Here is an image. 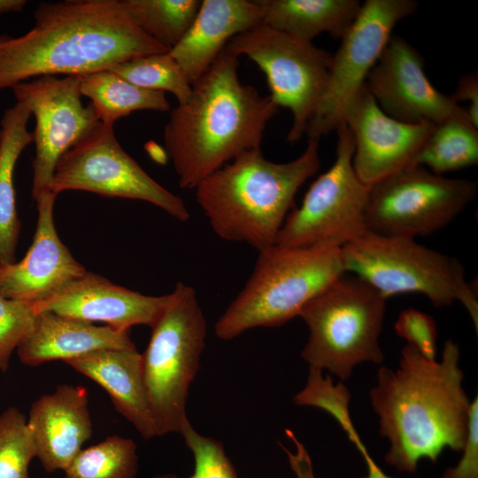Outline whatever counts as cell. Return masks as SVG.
Listing matches in <instances>:
<instances>
[{
  "label": "cell",
  "instance_id": "cell-1",
  "mask_svg": "<svg viewBox=\"0 0 478 478\" xmlns=\"http://www.w3.org/2000/svg\"><path fill=\"white\" fill-rule=\"evenodd\" d=\"M400 355L396 370L379 368L369 395L380 434L389 443L385 462L414 473L420 459L436 462L445 448L461 451L471 402L463 388L459 347L452 340L445 342L439 362L409 344Z\"/></svg>",
  "mask_w": 478,
  "mask_h": 478
},
{
  "label": "cell",
  "instance_id": "cell-2",
  "mask_svg": "<svg viewBox=\"0 0 478 478\" xmlns=\"http://www.w3.org/2000/svg\"><path fill=\"white\" fill-rule=\"evenodd\" d=\"M25 35H0V90L42 76H81L169 51L145 35L120 0L40 3Z\"/></svg>",
  "mask_w": 478,
  "mask_h": 478
},
{
  "label": "cell",
  "instance_id": "cell-3",
  "mask_svg": "<svg viewBox=\"0 0 478 478\" xmlns=\"http://www.w3.org/2000/svg\"><path fill=\"white\" fill-rule=\"evenodd\" d=\"M238 59L225 47L188 100L170 111L164 142L181 189H194L238 155L260 149L278 111L269 96L242 83Z\"/></svg>",
  "mask_w": 478,
  "mask_h": 478
},
{
  "label": "cell",
  "instance_id": "cell-4",
  "mask_svg": "<svg viewBox=\"0 0 478 478\" xmlns=\"http://www.w3.org/2000/svg\"><path fill=\"white\" fill-rule=\"evenodd\" d=\"M320 167L319 140H307L294 160L275 163L260 149L243 152L197 187L196 197L213 232L258 251L276 243L300 187Z\"/></svg>",
  "mask_w": 478,
  "mask_h": 478
},
{
  "label": "cell",
  "instance_id": "cell-5",
  "mask_svg": "<svg viewBox=\"0 0 478 478\" xmlns=\"http://www.w3.org/2000/svg\"><path fill=\"white\" fill-rule=\"evenodd\" d=\"M344 273L340 248L274 243L258 251L250 278L215 323V335L230 340L251 328L283 325Z\"/></svg>",
  "mask_w": 478,
  "mask_h": 478
},
{
  "label": "cell",
  "instance_id": "cell-6",
  "mask_svg": "<svg viewBox=\"0 0 478 478\" xmlns=\"http://www.w3.org/2000/svg\"><path fill=\"white\" fill-rule=\"evenodd\" d=\"M385 307L386 298L374 288L344 273L300 312L309 329L302 358L309 367L328 370L342 382L360 363L382 364Z\"/></svg>",
  "mask_w": 478,
  "mask_h": 478
},
{
  "label": "cell",
  "instance_id": "cell-7",
  "mask_svg": "<svg viewBox=\"0 0 478 478\" xmlns=\"http://www.w3.org/2000/svg\"><path fill=\"white\" fill-rule=\"evenodd\" d=\"M345 273L374 288L386 299L416 292L436 307L460 302L478 329V300L460 262L412 238L367 231L341 248Z\"/></svg>",
  "mask_w": 478,
  "mask_h": 478
},
{
  "label": "cell",
  "instance_id": "cell-8",
  "mask_svg": "<svg viewBox=\"0 0 478 478\" xmlns=\"http://www.w3.org/2000/svg\"><path fill=\"white\" fill-rule=\"evenodd\" d=\"M151 328L142 354L147 397L158 436L180 434L189 387L205 346L207 326L195 289L178 282Z\"/></svg>",
  "mask_w": 478,
  "mask_h": 478
},
{
  "label": "cell",
  "instance_id": "cell-9",
  "mask_svg": "<svg viewBox=\"0 0 478 478\" xmlns=\"http://www.w3.org/2000/svg\"><path fill=\"white\" fill-rule=\"evenodd\" d=\"M336 158L310 186L301 205L287 216L276 239L286 247L342 248L366 233L369 187L352 166L354 141L343 122L336 129Z\"/></svg>",
  "mask_w": 478,
  "mask_h": 478
},
{
  "label": "cell",
  "instance_id": "cell-10",
  "mask_svg": "<svg viewBox=\"0 0 478 478\" xmlns=\"http://www.w3.org/2000/svg\"><path fill=\"white\" fill-rule=\"evenodd\" d=\"M477 182L449 179L413 166L369 186L365 221L367 230L414 239L450 224L477 194Z\"/></svg>",
  "mask_w": 478,
  "mask_h": 478
},
{
  "label": "cell",
  "instance_id": "cell-11",
  "mask_svg": "<svg viewBox=\"0 0 478 478\" xmlns=\"http://www.w3.org/2000/svg\"><path fill=\"white\" fill-rule=\"evenodd\" d=\"M226 48L262 70L269 96L292 113L287 141H299L324 92L332 54L263 23L235 36Z\"/></svg>",
  "mask_w": 478,
  "mask_h": 478
},
{
  "label": "cell",
  "instance_id": "cell-12",
  "mask_svg": "<svg viewBox=\"0 0 478 478\" xmlns=\"http://www.w3.org/2000/svg\"><path fill=\"white\" fill-rule=\"evenodd\" d=\"M413 0H366L332 55L322 96L308 123L307 140H319L344 122L345 114L365 86L396 24L414 13Z\"/></svg>",
  "mask_w": 478,
  "mask_h": 478
},
{
  "label": "cell",
  "instance_id": "cell-13",
  "mask_svg": "<svg viewBox=\"0 0 478 478\" xmlns=\"http://www.w3.org/2000/svg\"><path fill=\"white\" fill-rule=\"evenodd\" d=\"M50 189L55 195L83 190L108 197L150 203L184 222V201L152 179L115 137L113 127L101 125L65 152L54 170Z\"/></svg>",
  "mask_w": 478,
  "mask_h": 478
},
{
  "label": "cell",
  "instance_id": "cell-14",
  "mask_svg": "<svg viewBox=\"0 0 478 478\" xmlns=\"http://www.w3.org/2000/svg\"><path fill=\"white\" fill-rule=\"evenodd\" d=\"M18 103L35 119L32 196L35 199L50 187L61 156L101 122L91 104L83 105L80 76H42L12 88Z\"/></svg>",
  "mask_w": 478,
  "mask_h": 478
},
{
  "label": "cell",
  "instance_id": "cell-15",
  "mask_svg": "<svg viewBox=\"0 0 478 478\" xmlns=\"http://www.w3.org/2000/svg\"><path fill=\"white\" fill-rule=\"evenodd\" d=\"M365 85L382 112L402 122L437 125L468 116L466 107L432 85L424 72L423 57L397 35H391Z\"/></svg>",
  "mask_w": 478,
  "mask_h": 478
},
{
  "label": "cell",
  "instance_id": "cell-16",
  "mask_svg": "<svg viewBox=\"0 0 478 478\" xmlns=\"http://www.w3.org/2000/svg\"><path fill=\"white\" fill-rule=\"evenodd\" d=\"M344 123L352 133V166L368 187L410 166L436 125L410 124L387 115L366 85L349 107Z\"/></svg>",
  "mask_w": 478,
  "mask_h": 478
},
{
  "label": "cell",
  "instance_id": "cell-17",
  "mask_svg": "<svg viewBox=\"0 0 478 478\" xmlns=\"http://www.w3.org/2000/svg\"><path fill=\"white\" fill-rule=\"evenodd\" d=\"M57 195L45 191L35 200L37 223L26 256L0 266V295L31 305L53 297L87 271L59 239L54 222Z\"/></svg>",
  "mask_w": 478,
  "mask_h": 478
},
{
  "label": "cell",
  "instance_id": "cell-18",
  "mask_svg": "<svg viewBox=\"0 0 478 478\" xmlns=\"http://www.w3.org/2000/svg\"><path fill=\"white\" fill-rule=\"evenodd\" d=\"M168 297L146 296L86 272L53 297L32 306L36 313L51 312L129 331L136 325L151 327L167 304Z\"/></svg>",
  "mask_w": 478,
  "mask_h": 478
},
{
  "label": "cell",
  "instance_id": "cell-19",
  "mask_svg": "<svg viewBox=\"0 0 478 478\" xmlns=\"http://www.w3.org/2000/svg\"><path fill=\"white\" fill-rule=\"evenodd\" d=\"M27 425L44 470L65 471L92 436L86 388L62 384L40 397L31 405Z\"/></svg>",
  "mask_w": 478,
  "mask_h": 478
},
{
  "label": "cell",
  "instance_id": "cell-20",
  "mask_svg": "<svg viewBox=\"0 0 478 478\" xmlns=\"http://www.w3.org/2000/svg\"><path fill=\"white\" fill-rule=\"evenodd\" d=\"M262 19L258 0L201 1L189 31L168 52L192 85L235 36L262 24Z\"/></svg>",
  "mask_w": 478,
  "mask_h": 478
},
{
  "label": "cell",
  "instance_id": "cell-21",
  "mask_svg": "<svg viewBox=\"0 0 478 478\" xmlns=\"http://www.w3.org/2000/svg\"><path fill=\"white\" fill-rule=\"evenodd\" d=\"M66 363L100 385L116 411L144 440L158 436L143 381L142 354L135 348L100 350Z\"/></svg>",
  "mask_w": 478,
  "mask_h": 478
},
{
  "label": "cell",
  "instance_id": "cell-22",
  "mask_svg": "<svg viewBox=\"0 0 478 478\" xmlns=\"http://www.w3.org/2000/svg\"><path fill=\"white\" fill-rule=\"evenodd\" d=\"M134 348L129 331L42 312L17 353L24 365L36 366L54 360L66 362L100 350Z\"/></svg>",
  "mask_w": 478,
  "mask_h": 478
},
{
  "label": "cell",
  "instance_id": "cell-23",
  "mask_svg": "<svg viewBox=\"0 0 478 478\" xmlns=\"http://www.w3.org/2000/svg\"><path fill=\"white\" fill-rule=\"evenodd\" d=\"M262 23L297 38L312 42L321 33L342 39L355 20L358 0H258Z\"/></svg>",
  "mask_w": 478,
  "mask_h": 478
},
{
  "label": "cell",
  "instance_id": "cell-24",
  "mask_svg": "<svg viewBox=\"0 0 478 478\" xmlns=\"http://www.w3.org/2000/svg\"><path fill=\"white\" fill-rule=\"evenodd\" d=\"M30 111L16 102L0 120V266L16 262L21 224L18 216L13 185L16 163L23 150L34 142L27 128Z\"/></svg>",
  "mask_w": 478,
  "mask_h": 478
},
{
  "label": "cell",
  "instance_id": "cell-25",
  "mask_svg": "<svg viewBox=\"0 0 478 478\" xmlns=\"http://www.w3.org/2000/svg\"><path fill=\"white\" fill-rule=\"evenodd\" d=\"M80 90L90 99L99 121L108 127L135 111H170L165 92L136 87L109 69L81 75Z\"/></svg>",
  "mask_w": 478,
  "mask_h": 478
},
{
  "label": "cell",
  "instance_id": "cell-26",
  "mask_svg": "<svg viewBox=\"0 0 478 478\" xmlns=\"http://www.w3.org/2000/svg\"><path fill=\"white\" fill-rule=\"evenodd\" d=\"M477 163L478 128L464 115L436 125L413 166L428 167L430 172L442 175Z\"/></svg>",
  "mask_w": 478,
  "mask_h": 478
},
{
  "label": "cell",
  "instance_id": "cell-27",
  "mask_svg": "<svg viewBox=\"0 0 478 478\" xmlns=\"http://www.w3.org/2000/svg\"><path fill=\"white\" fill-rule=\"evenodd\" d=\"M133 22L168 50L177 45L191 27L199 0H120Z\"/></svg>",
  "mask_w": 478,
  "mask_h": 478
},
{
  "label": "cell",
  "instance_id": "cell-28",
  "mask_svg": "<svg viewBox=\"0 0 478 478\" xmlns=\"http://www.w3.org/2000/svg\"><path fill=\"white\" fill-rule=\"evenodd\" d=\"M66 478H135L138 455L135 443L111 436L82 449L64 471Z\"/></svg>",
  "mask_w": 478,
  "mask_h": 478
},
{
  "label": "cell",
  "instance_id": "cell-29",
  "mask_svg": "<svg viewBox=\"0 0 478 478\" xmlns=\"http://www.w3.org/2000/svg\"><path fill=\"white\" fill-rule=\"evenodd\" d=\"M109 70L136 87L170 92L178 104L185 103L191 93V84L168 51L138 57Z\"/></svg>",
  "mask_w": 478,
  "mask_h": 478
},
{
  "label": "cell",
  "instance_id": "cell-30",
  "mask_svg": "<svg viewBox=\"0 0 478 478\" xmlns=\"http://www.w3.org/2000/svg\"><path fill=\"white\" fill-rule=\"evenodd\" d=\"M350 400L351 393L343 382L334 384L329 375L324 376L314 367H309L307 382L293 399L297 405L313 406L329 413L358 449L364 443L350 415Z\"/></svg>",
  "mask_w": 478,
  "mask_h": 478
},
{
  "label": "cell",
  "instance_id": "cell-31",
  "mask_svg": "<svg viewBox=\"0 0 478 478\" xmlns=\"http://www.w3.org/2000/svg\"><path fill=\"white\" fill-rule=\"evenodd\" d=\"M35 450L27 419L16 407L0 415V478H29Z\"/></svg>",
  "mask_w": 478,
  "mask_h": 478
},
{
  "label": "cell",
  "instance_id": "cell-32",
  "mask_svg": "<svg viewBox=\"0 0 478 478\" xmlns=\"http://www.w3.org/2000/svg\"><path fill=\"white\" fill-rule=\"evenodd\" d=\"M180 434L194 457V472L189 478H238L220 441L199 434L188 418Z\"/></svg>",
  "mask_w": 478,
  "mask_h": 478
},
{
  "label": "cell",
  "instance_id": "cell-33",
  "mask_svg": "<svg viewBox=\"0 0 478 478\" xmlns=\"http://www.w3.org/2000/svg\"><path fill=\"white\" fill-rule=\"evenodd\" d=\"M36 316L31 305L0 295V371L8 370L13 351L29 336Z\"/></svg>",
  "mask_w": 478,
  "mask_h": 478
},
{
  "label": "cell",
  "instance_id": "cell-34",
  "mask_svg": "<svg viewBox=\"0 0 478 478\" xmlns=\"http://www.w3.org/2000/svg\"><path fill=\"white\" fill-rule=\"evenodd\" d=\"M396 334L422 356L436 359L437 328L428 314L414 308L403 310L394 325Z\"/></svg>",
  "mask_w": 478,
  "mask_h": 478
},
{
  "label": "cell",
  "instance_id": "cell-35",
  "mask_svg": "<svg viewBox=\"0 0 478 478\" xmlns=\"http://www.w3.org/2000/svg\"><path fill=\"white\" fill-rule=\"evenodd\" d=\"M462 455L454 466L448 467L440 478H478V397L471 402L468 434Z\"/></svg>",
  "mask_w": 478,
  "mask_h": 478
},
{
  "label": "cell",
  "instance_id": "cell-36",
  "mask_svg": "<svg viewBox=\"0 0 478 478\" xmlns=\"http://www.w3.org/2000/svg\"><path fill=\"white\" fill-rule=\"evenodd\" d=\"M451 100L459 102L467 101V114L472 124L478 128V74L472 73L459 77L455 91L450 95Z\"/></svg>",
  "mask_w": 478,
  "mask_h": 478
},
{
  "label": "cell",
  "instance_id": "cell-37",
  "mask_svg": "<svg viewBox=\"0 0 478 478\" xmlns=\"http://www.w3.org/2000/svg\"><path fill=\"white\" fill-rule=\"evenodd\" d=\"M285 434L295 445V451H291L283 445L289 466L296 478H319L313 470L312 461L306 447L302 443L296 435L290 430L286 429Z\"/></svg>",
  "mask_w": 478,
  "mask_h": 478
},
{
  "label": "cell",
  "instance_id": "cell-38",
  "mask_svg": "<svg viewBox=\"0 0 478 478\" xmlns=\"http://www.w3.org/2000/svg\"><path fill=\"white\" fill-rule=\"evenodd\" d=\"M358 451L364 458L367 469L366 474L360 478H393L386 474L382 471V469L375 463L366 447L359 450Z\"/></svg>",
  "mask_w": 478,
  "mask_h": 478
},
{
  "label": "cell",
  "instance_id": "cell-39",
  "mask_svg": "<svg viewBox=\"0 0 478 478\" xmlns=\"http://www.w3.org/2000/svg\"><path fill=\"white\" fill-rule=\"evenodd\" d=\"M27 4L25 0H0V14L18 12Z\"/></svg>",
  "mask_w": 478,
  "mask_h": 478
},
{
  "label": "cell",
  "instance_id": "cell-40",
  "mask_svg": "<svg viewBox=\"0 0 478 478\" xmlns=\"http://www.w3.org/2000/svg\"><path fill=\"white\" fill-rule=\"evenodd\" d=\"M151 478H177V476L174 474H158Z\"/></svg>",
  "mask_w": 478,
  "mask_h": 478
},
{
  "label": "cell",
  "instance_id": "cell-41",
  "mask_svg": "<svg viewBox=\"0 0 478 478\" xmlns=\"http://www.w3.org/2000/svg\"><path fill=\"white\" fill-rule=\"evenodd\" d=\"M0 137H1V128H0Z\"/></svg>",
  "mask_w": 478,
  "mask_h": 478
}]
</instances>
